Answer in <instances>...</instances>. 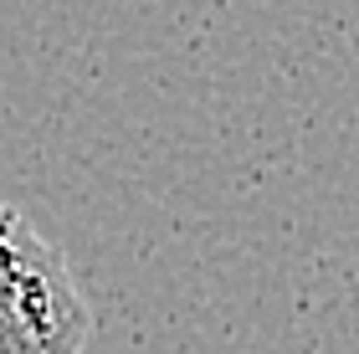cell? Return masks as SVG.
Segmentation results:
<instances>
[{
  "instance_id": "6da1fadb",
  "label": "cell",
  "mask_w": 359,
  "mask_h": 354,
  "mask_svg": "<svg viewBox=\"0 0 359 354\" xmlns=\"http://www.w3.org/2000/svg\"><path fill=\"white\" fill-rule=\"evenodd\" d=\"M88 334L93 308L62 247L0 200V354H83Z\"/></svg>"
}]
</instances>
